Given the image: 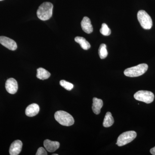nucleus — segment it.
Wrapping results in <instances>:
<instances>
[{
	"instance_id": "obj_13",
	"label": "nucleus",
	"mask_w": 155,
	"mask_h": 155,
	"mask_svg": "<svg viewBox=\"0 0 155 155\" xmlns=\"http://www.w3.org/2000/svg\"><path fill=\"white\" fill-rule=\"evenodd\" d=\"M103 106V101L101 99L96 97L93 99V104L92 109L94 113L96 115H98L101 113V110Z\"/></svg>"
},
{
	"instance_id": "obj_23",
	"label": "nucleus",
	"mask_w": 155,
	"mask_h": 155,
	"mask_svg": "<svg viewBox=\"0 0 155 155\" xmlns=\"http://www.w3.org/2000/svg\"><path fill=\"white\" fill-rule=\"evenodd\" d=\"M3 1V0H0V1Z\"/></svg>"
},
{
	"instance_id": "obj_14",
	"label": "nucleus",
	"mask_w": 155,
	"mask_h": 155,
	"mask_svg": "<svg viewBox=\"0 0 155 155\" xmlns=\"http://www.w3.org/2000/svg\"><path fill=\"white\" fill-rule=\"evenodd\" d=\"M36 76L38 78L41 80H45L48 79L51 76V73L48 71L43 68L37 69Z\"/></svg>"
},
{
	"instance_id": "obj_21",
	"label": "nucleus",
	"mask_w": 155,
	"mask_h": 155,
	"mask_svg": "<svg viewBox=\"0 0 155 155\" xmlns=\"http://www.w3.org/2000/svg\"><path fill=\"white\" fill-rule=\"evenodd\" d=\"M150 152L151 153V154L155 155V147L151 149L150 150Z\"/></svg>"
},
{
	"instance_id": "obj_22",
	"label": "nucleus",
	"mask_w": 155,
	"mask_h": 155,
	"mask_svg": "<svg viewBox=\"0 0 155 155\" xmlns=\"http://www.w3.org/2000/svg\"><path fill=\"white\" fill-rule=\"evenodd\" d=\"M53 155H58V154H53Z\"/></svg>"
},
{
	"instance_id": "obj_19",
	"label": "nucleus",
	"mask_w": 155,
	"mask_h": 155,
	"mask_svg": "<svg viewBox=\"0 0 155 155\" xmlns=\"http://www.w3.org/2000/svg\"><path fill=\"white\" fill-rule=\"evenodd\" d=\"M60 85L62 87H64L65 89L67 90V91L72 90V88H73V84H72L70 83L69 82H67L66 81L62 80H61L60 82Z\"/></svg>"
},
{
	"instance_id": "obj_7",
	"label": "nucleus",
	"mask_w": 155,
	"mask_h": 155,
	"mask_svg": "<svg viewBox=\"0 0 155 155\" xmlns=\"http://www.w3.org/2000/svg\"><path fill=\"white\" fill-rule=\"evenodd\" d=\"M0 43L5 47L11 51H15L17 48L16 42L7 37L0 36Z\"/></svg>"
},
{
	"instance_id": "obj_3",
	"label": "nucleus",
	"mask_w": 155,
	"mask_h": 155,
	"mask_svg": "<svg viewBox=\"0 0 155 155\" xmlns=\"http://www.w3.org/2000/svg\"><path fill=\"white\" fill-rule=\"evenodd\" d=\"M148 66L147 64H139L137 66L127 68L124 71L125 76L129 77H136L144 74L147 70Z\"/></svg>"
},
{
	"instance_id": "obj_12",
	"label": "nucleus",
	"mask_w": 155,
	"mask_h": 155,
	"mask_svg": "<svg viewBox=\"0 0 155 155\" xmlns=\"http://www.w3.org/2000/svg\"><path fill=\"white\" fill-rule=\"evenodd\" d=\"M39 110V107L37 104H32L29 105L26 108L25 111V114L29 117H33L38 114Z\"/></svg>"
},
{
	"instance_id": "obj_20",
	"label": "nucleus",
	"mask_w": 155,
	"mask_h": 155,
	"mask_svg": "<svg viewBox=\"0 0 155 155\" xmlns=\"http://www.w3.org/2000/svg\"><path fill=\"white\" fill-rule=\"evenodd\" d=\"M48 155L46 150L44 148L42 147L39 148L38 150L36 153V155Z\"/></svg>"
},
{
	"instance_id": "obj_16",
	"label": "nucleus",
	"mask_w": 155,
	"mask_h": 155,
	"mask_svg": "<svg viewBox=\"0 0 155 155\" xmlns=\"http://www.w3.org/2000/svg\"><path fill=\"white\" fill-rule=\"evenodd\" d=\"M114 122V118L112 116V114L110 112H107L103 122V126L106 127H111Z\"/></svg>"
},
{
	"instance_id": "obj_15",
	"label": "nucleus",
	"mask_w": 155,
	"mask_h": 155,
	"mask_svg": "<svg viewBox=\"0 0 155 155\" xmlns=\"http://www.w3.org/2000/svg\"><path fill=\"white\" fill-rule=\"evenodd\" d=\"M75 41L79 44L83 49L87 50L90 48L91 45L84 38L77 36L75 38Z\"/></svg>"
},
{
	"instance_id": "obj_6",
	"label": "nucleus",
	"mask_w": 155,
	"mask_h": 155,
	"mask_svg": "<svg viewBox=\"0 0 155 155\" xmlns=\"http://www.w3.org/2000/svg\"><path fill=\"white\" fill-rule=\"evenodd\" d=\"M134 98L146 104L152 103L154 100V95L152 92L147 91H139L134 94Z\"/></svg>"
},
{
	"instance_id": "obj_1",
	"label": "nucleus",
	"mask_w": 155,
	"mask_h": 155,
	"mask_svg": "<svg viewBox=\"0 0 155 155\" xmlns=\"http://www.w3.org/2000/svg\"><path fill=\"white\" fill-rule=\"evenodd\" d=\"M53 5L48 2L42 4L37 11V15L39 19L43 21L49 19L52 16Z\"/></svg>"
},
{
	"instance_id": "obj_5",
	"label": "nucleus",
	"mask_w": 155,
	"mask_h": 155,
	"mask_svg": "<svg viewBox=\"0 0 155 155\" xmlns=\"http://www.w3.org/2000/svg\"><path fill=\"white\" fill-rule=\"evenodd\" d=\"M136 137V132L133 130L123 132L119 136L116 144L119 147L123 146L133 141Z\"/></svg>"
},
{
	"instance_id": "obj_2",
	"label": "nucleus",
	"mask_w": 155,
	"mask_h": 155,
	"mask_svg": "<svg viewBox=\"0 0 155 155\" xmlns=\"http://www.w3.org/2000/svg\"><path fill=\"white\" fill-rule=\"evenodd\" d=\"M56 121L61 125L66 126H70L74 123V119L70 114L64 111H58L54 114Z\"/></svg>"
},
{
	"instance_id": "obj_4",
	"label": "nucleus",
	"mask_w": 155,
	"mask_h": 155,
	"mask_svg": "<svg viewBox=\"0 0 155 155\" xmlns=\"http://www.w3.org/2000/svg\"><path fill=\"white\" fill-rule=\"evenodd\" d=\"M137 19L143 28L150 29L153 26V21L149 15L143 10H140L137 13Z\"/></svg>"
},
{
	"instance_id": "obj_9",
	"label": "nucleus",
	"mask_w": 155,
	"mask_h": 155,
	"mask_svg": "<svg viewBox=\"0 0 155 155\" xmlns=\"http://www.w3.org/2000/svg\"><path fill=\"white\" fill-rule=\"evenodd\" d=\"M22 147V142L20 140H16L11 143L9 149L11 155H18L21 152Z\"/></svg>"
},
{
	"instance_id": "obj_11",
	"label": "nucleus",
	"mask_w": 155,
	"mask_h": 155,
	"mask_svg": "<svg viewBox=\"0 0 155 155\" xmlns=\"http://www.w3.org/2000/svg\"><path fill=\"white\" fill-rule=\"evenodd\" d=\"M81 26L82 30L86 33H91L93 31V28L91 23V21L88 17H84L81 22Z\"/></svg>"
},
{
	"instance_id": "obj_18",
	"label": "nucleus",
	"mask_w": 155,
	"mask_h": 155,
	"mask_svg": "<svg viewBox=\"0 0 155 155\" xmlns=\"http://www.w3.org/2000/svg\"><path fill=\"white\" fill-rule=\"evenodd\" d=\"M100 32L104 36H109L111 34L110 29L108 27V25L106 23L102 24L101 28L100 30Z\"/></svg>"
},
{
	"instance_id": "obj_10",
	"label": "nucleus",
	"mask_w": 155,
	"mask_h": 155,
	"mask_svg": "<svg viewBox=\"0 0 155 155\" xmlns=\"http://www.w3.org/2000/svg\"><path fill=\"white\" fill-rule=\"evenodd\" d=\"M44 146L49 152H54L60 147V143L58 141H53L49 140H45L44 142Z\"/></svg>"
},
{
	"instance_id": "obj_8",
	"label": "nucleus",
	"mask_w": 155,
	"mask_h": 155,
	"mask_svg": "<svg viewBox=\"0 0 155 155\" xmlns=\"http://www.w3.org/2000/svg\"><path fill=\"white\" fill-rule=\"evenodd\" d=\"M5 88L9 93L12 94H16L18 90V84L17 81L14 78L8 79L6 82Z\"/></svg>"
},
{
	"instance_id": "obj_17",
	"label": "nucleus",
	"mask_w": 155,
	"mask_h": 155,
	"mask_svg": "<svg viewBox=\"0 0 155 155\" xmlns=\"http://www.w3.org/2000/svg\"><path fill=\"white\" fill-rule=\"evenodd\" d=\"M100 58L101 59H104L107 58L108 55V52L107 49V46L104 44H102L100 45L98 51Z\"/></svg>"
}]
</instances>
